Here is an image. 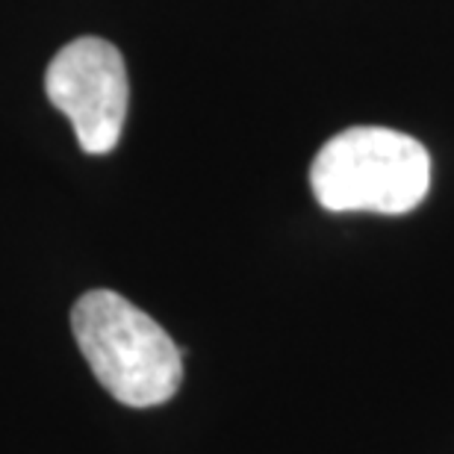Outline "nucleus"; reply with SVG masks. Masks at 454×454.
<instances>
[{"label": "nucleus", "instance_id": "obj_1", "mask_svg": "<svg viewBox=\"0 0 454 454\" xmlns=\"http://www.w3.org/2000/svg\"><path fill=\"white\" fill-rule=\"evenodd\" d=\"M80 351L115 402L153 407L184 380V354L148 313L113 289H92L71 310Z\"/></svg>", "mask_w": 454, "mask_h": 454}, {"label": "nucleus", "instance_id": "obj_3", "mask_svg": "<svg viewBox=\"0 0 454 454\" xmlns=\"http://www.w3.org/2000/svg\"><path fill=\"white\" fill-rule=\"evenodd\" d=\"M44 92L86 153H110L121 139L130 83L115 44L95 35L68 42L44 71Z\"/></svg>", "mask_w": 454, "mask_h": 454}, {"label": "nucleus", "instance_id": "obj_2", "mask_svg": "<svg viewBox=\"0 0 454 454\" xmlns=\"http://www.w3.org/2000/svg\"><path fill=\"white\" fill-rule=\"evenodd\" d=\"M310 189L331 213L404 215L431 189V157L413 136L389 127H351L322 145Z\"/></svg>", "mask_w": 454, "mask_h": 454}]
</instances>
